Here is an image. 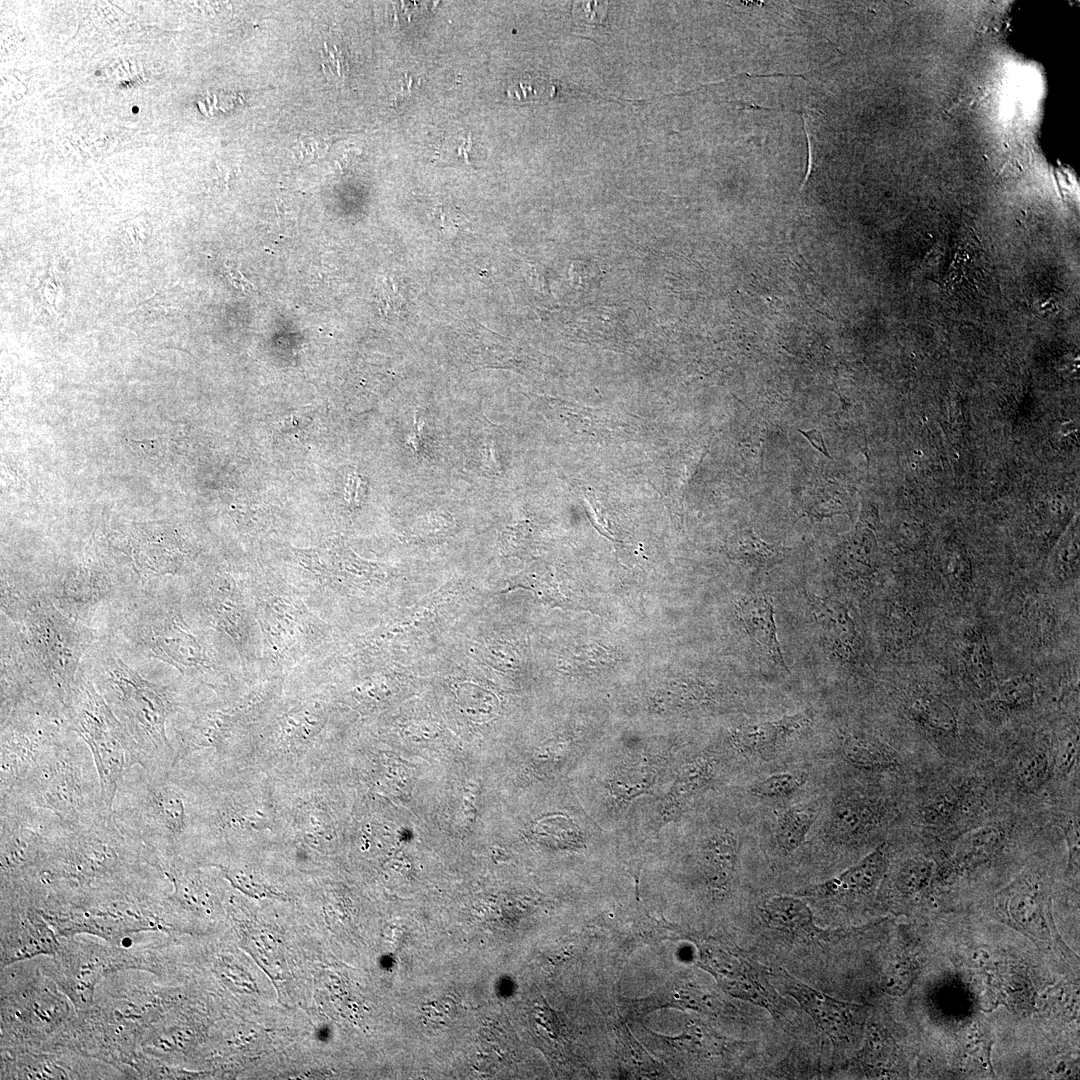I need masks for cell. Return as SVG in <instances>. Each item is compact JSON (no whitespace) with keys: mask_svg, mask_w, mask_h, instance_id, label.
<instances>
[{"mask_svg":"<svg viewBox=\"0 0 1080 1080\" xmlns=\"http://www.w3.org/2000/svg\"><path fill=\"white\" fill-rule=\"evenodd\" d=\"M607 3L585 2L577 5L574 13L575 19L584 25H597L606 27Z\"/></svg>","mask_w":1080,"mask_h":1080,"instance_id":"cell-33","label":"cell"},{"mask_svg":"<svg viewBox=\"0 0 1080 1080\" xmlns=\"http://www.w3.org/2000/svg\"><path fill=\"white\" fill-rule=\"evenodd\" d=\"M965 665L972 685L980 693L990 695L995 687L993 682V660L984 636L976 635L967 645Z\"/></svg>","mask_w":1080,"mask_h":1080,"instance_id":"cell-24","label":"cell"},{"mask_svg":"<svg viewBox=\"0 0 1080 1080\" xmlns=\"http://www.w3.org/2000/svg\"><path fill=\"white\" fill-rule=\"evenodd\" d=\"M1078 754V738H1067L1063 740L1054 759L1056 770L1061 774L1069 773L1078 759Z\"/></svg>","mask_w":1080,"mask_h":1080,"instance_id":"cell-32","label":"cell"},{"mask_svg":"<svg viewBox=\"0 0 1080 1080\" xmlns=\"http://www.w3.org/2000/svg\"><path fill=\"white\" fill-rule=\"evenodd\" d=\"M843 758L859 768L887 770L899 765L898 753L888 744L868 735H854L842 745Z\"/></svg>","mask_w":1080,"mask_h":1080,"instance_id":"cell-19","label":"cell"},{"mask_svg":"<svg viewBox=\"0 0 1080 1080\" xmlns=\"http://www.w3.org/2000/svg\"><path fill=\"white\" fill-rule=\"evenodd\" d=\"M140 859L144 848L128 837L112 812L82 824L60 822L38 864L41 883L65 880L70 885H89L118 880Z\"/></svg>","mask_w":1080,"mask_h":1080,"instance_id":"cell-2","label":"cell"},{"mask_svg":"<svg viewBox=\"0 0 1080 1080\" xmlns=\"http://www.w3.org/2000/svg\"><path fill=\"white\" fill-rule=\"evenodd\" d=\"M1040 884L1033 875H1025L1005 889L1003 899L1005 911L1018 925L1044 939L1050 937L1049 898Z\"/></svg>","mask_w":1080,"mask_h":1080,"instance_id":"cell-12","label":"cell"},{"mask_svg":"<svg viewBox=\"0 0 1080 1080\" xmlns=\"http://www.w3.org/2000/svg\"><path fill=\"white\" fill-rule=\"evenodd\" d=\"M908 716L916 723L944 734H955L957 718L943 700L931 695L914 698L907 707Z\"/></svg>","mask_w":1080,"mask_h":1080,"instance_id":"cell-23","label":"cell"},{"mask_svg":"<svg viewBox=\"0 0 1080 1080\" xmlns=\"http://www.w3.org/2000/svg\"><path fill=\"white\" fill-rule=\"evenodd\" d=\"M1 866L7 875L37 867L62 821L51 812L12 797H1Z\"/></svg>","mask_w":1080,"mask_h":1080,"instance_id":"cell-9","label":"cell"},{"mask_svg":"<svg viewBox=\"0 0 1080 1080\" xmlns=\"http://www.w3.org/2000/svg\"><path fill=\"white\" fill-rule=\"evenodd\" d=\"M932 875V864L925 860H909L896 871L893 885L896 891L905 897L913 896L923 890Z\"/></svg>","mask_w":1080,"mask_h":1080,"instance_id":"cell-29","label":"cell"},{"mask_svg":"<svg viewBox=\"0 0 1080 1080\" xmlns=\"http://www.w3.org/2000/svg\"><path fill=\"white\" fill-rule=\"evenodd\" d=\"M65 717L70 730L90 750L103 803L112 811L122 776L137 764L133 743L94 681L87 677L78 676Z\"/></svg>","mask_w":1080,"mask_h":1080,"instance_id":"cell-6","label":"cell"},{"mask_svg":"<svg viewBox=\"0 0 1080 1080\" xmlns=\"http://www.w3.org/2000/svg\"><path fill=\"white\" fill-rule=\"evenodd\" d=\"M770 977L774 986L792 997L829 1038L835 1054L853 1047L862 1037L866 1006L833 998L783 969L770 970Z\"/></svg>","mask_w":1080,"mask_h":1080,"instance_id":"cell-10","label":"cell"},{"mask_svg":"<svg viewBox=\"0 0 1080 1080\" xmlns=\"http://www.w3.org/2000/svg\"><path fill=\"white\" fill-rule=\"evenodd\" d=\"M989 698L1002 710H1024L1034 702V687L1028 677L1013 676L996 683Z\"/></svg>","mask_w":1080,"mask_h":1080,"instance_id":"cell-26","label":"cell"},{"mask_svg":"<svg viewBox=\"0 0 1080 1080\" xmlns=\"http://www.w3.org/2000/svg\"><path fill=\"white\" fill-rule=\"evenodd\" d=\"M95 686L127 731L137 764L150 771H171L174 749L166 723L174 702L168 690L144 678L113 652Z\"/></svg>","mask_w":1080,"mask_h":1080,"instance_id":"cell-3","label":"cell"},{"mask_svg":"<svg viewBox=\"0 0 1080 1080\" xmlns=\"http://www.w3.org/2000/svg\"><path fill=\"white\" fill-rule=\"evenodd\" d=\"M915 969L909 960L897 959L887 967L883 987L889 994H903L909 988Z\"/></svg>","mask_w":1080,"mask_h":1080,"instance_id":"cell-31","label":"cell"},{"mask_svg":"<svg viewBox=\"0 0 1080 1080\" xmlns=\"http://www.w3.org/2000/svg\"><path fill=\"white\" fill-rule=\"evenodd\" d=\"M807 780L808 774L803 771L780 772L756 781L749 790L759 797H785L802 788Z\"/></svg>","mask_w":1080,"mask_h":1080,"instance_id":"cell-28","label":"cell"},{"mask_svg":"<svg viewBox=\"0 0 1080 1080\" xmlns=\"http://www.w3.org/2000/svg\"><path fill=\"white\" fill-rule=\"evenodd\" d=\"M960 801L956 792L939 794L923 807L924 822L931 826L947 823L960 809Z\"/></svg>","mask_w":1080,"mask_h":1080,"instance_id":"cell-30","label":"cell"},{"mask_svg":"<svg viewBox=\"0 0 1080 1080\" xmlns=\"http://www.w3.org/2000/svg\"><path fill=\"white\" fill-rule=\"evenodd\" d=\"M810 719V713L802 712L774 721L740 726L731 731L730 740L732 745L743 753L773 754L806 727Z\"/></svg>","mask_w":1080,"mask_h":1080,"instance_id":"cell-13","label":"cell"},{"mask_svg":"<svg viewBox=\"0 0 1080 1080\" xmlns=\"http://www.w3.org/2000/svg\"><path fill=\"white\" fill-rule=\"evenodd\" d=\"M738 610L756 645L775 663L786 668L777 639L772 601L765 596L747 597L740 601Z\"/></svg>","mask_w":1080,"mask_h":1080,"instance_id":"cell-15","label":"cell"},{"mask_svg":"<svg viewBox=\"0 0 1080 1080\" xmlns=\"http://www.w3.org/2000/svg\"><path fill=\"white\" fill-rule=\"evenodd\" d=\"M1005 833L999 827L986 825L966 832L960 838L955 854L957 867H971L995 855L1003 846Z\"/></svg>","mask_w":1080,"mask_h":1080,"instance_id":"cell-21","label":"cell"},{"mask_svg":"<svg viewBox=\"0 0 1080 1080\" xmlns=\"http://www.w3.org/2000/svg\"><path fill=\"white\" fill-rule=\"evenodd\" d=\"M326 71L329 70L334 79L340 80L345 72L346 66L343 65V59L337 52H328V57H325Z\"/></svg>","mask_w":1080,"mask_h":1080,"instance_id":"cell-37","label":"cell"},{"mask_svg":"<svg viewBox=\"0 0 1080 1080\" xmlns=\"http://www.w3.org/2000/svg\"><path fill=\"white\" fill-rule=\"evenodd\" d=\"M1068 844L1069 868L1078 871L1079 868V824L1078 820L1070 822L1064 830Z\"/></svg>","mask_w":1080,"mask_h":1080,"instance_id":"cell-36","label":"cell"},{"mask_svg":"<svg viewBox=\"0 0 1080 1080\" xmlns=\"http://www.w3.org/2000/svg\"><path fill=\"white\" fill-rule=\"evenodd\" d=\"M297 157L300 159L310 160L312 158L321 157L326 152V143L323 139L317 137H304L298 141L297 145Z\"/></svg>","mask_w":1080,"mask_h":1080,"instance_id":"cell-35","label":"cell"},{"mask_svg":"<svg viewBox=\"0 0 1080 1080\" xmlns=\"http://www.w3.org/2000/svg\"><path fill=\"white\" fill-rule=\"evenodd\" d=\"M703 853L709 879L719 888L727 885L735 872L738 856V840L734 833L721 831L710 836Z\"/></svg>","mask_w":1080,"mask_h":1080,"instance_id":"cell-22","label":"cell"},{"mask_svg":"<svg viewBox=\"0 0 1080 1080\" xmlns=\"http://www.w3.org/2000/svg\"><path fill=\"white\" fill-rule=\"evenodd\" d=\"M122 630L126 638L146 655L182 672L207 662L203 648L182 617L157 602H144L132 610L124 619Z\"/></svg>","mask_w":1080,"mask_h":1080,"instance_id":"cell-8","label":"cell"},{"mask_svg":"<svg viewBox=\"0 0 1080 1080\" xmlns=\"http://www.w3.org/2000/svg\"><path fill=\"white\" fill-rule=\"evenodd\" d=\"M819 812L817 803L804 802L792 805L779 816L776 826V843L779 850L788 855L805 841Z\"/></svg>","mask_w":1080,"mask_h":1080,"instance_id":"cell-20","label":"cell"},{"mask_svg":"<svg viewBox=\"0 0 1080 1080\" xmlns=\"http://www.w3.org/2000/svg\"><path fill=\"white\" fill-rule=\"evenodd\" d=\"M810 602L815 617L835 648V652L842 658L850 660L856 653L858 637L848 609L836 600L812 595Z\"/></svg>","mask_w":1080,"mask_h":1080,"instance_id":"cell-16","label":"cell"},{"mask_svg":"<svg viewBox=\"0 0 1080 1080\" xmlns=\"http://www.w3.org/2000/svg\"><path fill=\"white\" fill-rule=\"evenodd\" d=\"M72 732L64 712L46 703L1 709L0 796L15 791Z\"/></svg>","mask_w":1080,"mask_h":1080,"instance_id":"cell-7","label":"cell"},{"mask_svg":"<svg viewBox=\"0 0 1080 1080\" xmlns=\"http://www.w3.org/2000/svg\"><path fill=\"white\" fill-rule=\"evenodd\" d=\"M112 815L121 830L144 848L148 861L173 850L188 826L184 794L171 771H150L138 764L122 776Z\"/></svg>","mask_w":1080,"mask_h":1080,"instance_id":"cell-4","label":"cell"},{"mask_svg":"<svg viewBox=\"0 0 1080 1080\" xmlns=\"http://www.w3.org/2000/svg\"><path fill=\"white\" fill-rule=\"evenodd\" d=\"M887 869V850L884 844L876 847L855 865L840 874L796 892L802 898L844 900L867 896L881 882Z\"/></svg>","mask_w":1080,"mask_h":1080,"instance_id":"cell-11","label":"cell"},{"mask_svg":"<svg viewBox=\"0 0 1080 1080\" xmlns=\"http://www.w3.org/2000/svg\"><path fill=\"white\" fill-rule=\"evenodd\" d=\"M785 549L768 544L753 531L740 535L734 547V557L754 570L767 568L782 558Z\"/></svg>","mask_w":1080,"mask_h":1080,"instance_id":"cell-25","label":"cell"},{"mask_svg":"<svg viewBox=\"0 0 1080 1080\" xmlns=\"http://www.w3.org/2000/svg\"><path fill=\"white\" fill-rule=\"evenodd\" d=\"M15 613H20L21 636L32 665L28 688L36 698L58 705L65 713L92 633L45 598L25 601Z\"/></svg>","mask_w":1080,"mask_h":1080,"instance_id":"cell-1","label":"cell"},{"mask_svg":"<svg viewBox=\"0 0 1080 1080\" xmlns=\"http://www.w3.org/2000/svg\"><path fill=\"white\" fill-rule=\"evenodd\" d=\"M1051 763L1047 752L1034 749L1022 754L1015 767V779L1020 789L1034 792L1047 781Z\"/></svg>","mask_w":1080,"mask_h":1080,"instance_id":"cell-27","label":"cell"},{"mask_svg":"<svg viewBox=\"0 0 1080 1080\" xmlns=\"http://www.w3.org/2000/svg\"><path fill=\"white\" fill-rule=\"evenodd\" d=\"M761 915L773 930L802 940L827 939L829 932L819 928L809 905L798 895H777L762 902Z\"/></svg>","mask_w":1080,"mask_h":1080,"instance_id":"cell-14","label":"cell"},{"mask_svg":"<svg viewBox=\"0 0 1080 1080\" xmlns=\"http://www.w3.org/2000/svg\"><path fill=\"white\" fill-rule=\"evenodd\" d=\"M898 1053L893 1038L882 1027L871 1024L858 1059L869 1077L888 1078L899 1075Z\"/></svg>","mask_w":1080,"mask_h":1080,"instance_id":"cell-18","label":"cell"},{"mask_svg":"<svg viewBox=\"0 0 1080 1080\" xmlns=\"http://www.w3.org/2000/svg\"><path fill=\"white\" fill-rule=\"evenodd\" d=\"M1 797L47 810L66 824L89 823L112 812L103 803L92 754L74 732L15 791Z\"/></svg>","mask_w":1080,"mask_h":1080,"instance_id":"cell-5","label":"cell"},{"mask_svg":"<svg viewBox=\"0 0 1080 1080\" xmlns=\"http://www.w3.org/2000/svg\"><path fill=\"white\" fill-rule=\"evenodd\" d=\"M799 432L811 443V445L816 450L821 452L824 456L828 457L829 459H832V457L830 456V454H829V452L827 450V447H826V445L824 443L823 436H822L821 432L818 429H812V430H808V431L799 430Z\"/></svg>","mask_w":1080,"mask_h":1080,"instance_id":"cell-38","label":"cell"},{"mask_svg":"<svg viewBox=\"0 0 1080 1080\" xmlns=\"http://www.w3.org/2000/svg\"><path fill=\"white\" fill-rule=\"evenodd\" d=\"M879 817L873 803L861 798L840 797L832 804L829 826L834 836L849 840L869 832L878 824Z\"/></svg>","mask_w":1080,"mask_h":1080,"instance_id":"cell-17","label":"cell"},{"mask_svg":"<svg viewBox=\"0 0 1080 1080\" xmlns=\"http://www.w3.org/2000/svg\"><path fill=\"white\" fill-rule=\"evenodd\" d=\"M460 137L461 136H459L458 139L455 137V141L449 142L448 144L442 141L437 154L446 159L456 157L457 160H462L463 162L470 164V157L473 150L472 137L469 134L466 139L463 137L462 141L459 142Z\"/></svg>","mask_w":1080,"mask_h":1080,"instance_id":"cell-34","label":"cell"}]
</instances>
